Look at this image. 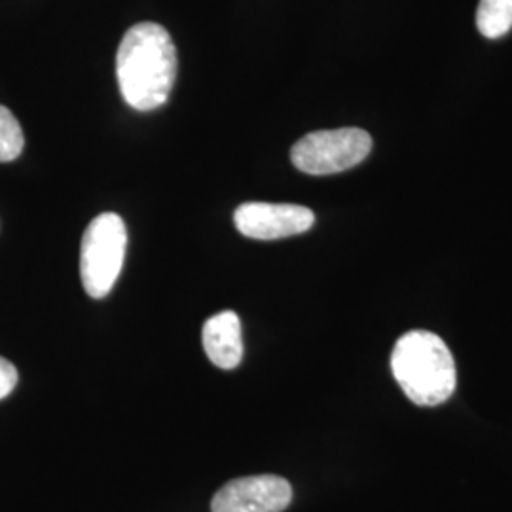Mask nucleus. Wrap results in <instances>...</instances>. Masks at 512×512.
<instances>
[{"mask_svg": "<svg viewBox=\"0 0 512 512\" xmlns=\"http://www.w3.org/2000/svg\"><path fill=\"white\" fill-rule=\"evenodd\" d=\"M370 150L372 137L365 129H325L302 137L291 150V160L302 173L334 175L361 164Z\"/></svg>", "mask_w": 512, "mask_h": 512, "instance_id": "4", "label": "nucleus"}, {"mask_svg": "<svg viewBox=\"0 0 512 512\" xmlns=\"http://www.w3.org/2000/svg\"><path fill=\"white\" fill-rule=\"evenodd\" d=\"M18 370L10 361L0 357V401L6 399L18 385Z\"/></svg>", "mask_w": 512, "mask_h": 512, "instance_id": "10", "label": "nucleus"}, {"mask_svg": "<svg viewBox=\"0 0 512 512\" xmlns=\"http://www.w3.org/2000/svg\"><path fill=\"white\" fill-rule=\"evenodd\" d=\"M293 499L291 484L277 475L243 476L222 486L213 512H283Z\"/></svg>", "mask_w": 512, "mask_h": 512, "instance_id": "6", "label": "nucleus"}, {"mask_svg": "<svg viewBox=\"0 0 512 512\" xmlns=\"http://www.w3.org/2000/svg\"><path fill=\"white\" fill-rule=\"evenodd\" d=\"M203 348L211 363L232 370L243 359L241 321L234 311H222L209 317L203 325Z\"/></svg>", "mask_w": 512, "mask_h": 512, "instance_id": "7", "label": "nucleus"}, {"mask_svg": "<svg viewBox=\"0 0 512 512\" xmlns=\"http://www.w3.org/2000/svg\"><path fill=\"white\" fill-rule=\"evenodd\" d=\"M25 147L23 129L12 110L0 105V164L14 162Z\"/></svg>", "mask_w": 512, "mask_h": 512, "instance_id": "9", "label": "nucleus"}, {"mask_svg": "<svg viewBox=\"0 0 512 512\" xmlns=\"http://www.w3.org/2000/svg\"><path fill=\"white\" fill-rule=\"evenodd\" d=\"M476 27L482 37H505L512 29V0H480Z\"/></svg>", "mask_w": 512, "mask_h": 512, "instance_id": "8", "label": "nucleus"}, {"mask_svg": "<svg viewBox=\"0 0 512 512\" xmlns=\"http://www.w3.org/2000/svg\"><path fill=\"white\" fill-rule=\"evenodd\" d=\"M128 249V230L116 213H103L90 222L80 249V275L84 291L105 298L122 272Z\"/></svg>", "mask_w": 512, "mask_h": 512, "instance_id": "3", "label": "nucleus"}, {"mask_svg": "<svg viewBox=\"0 0 512 512\" xmlns=\"http://www.w3.org/2000/svg\"><path fill=\"white\" fill-rule=\"evenodd\" d=\"M391 370L404 395L418 406L446 403L458 384L452 351L427 330H412L397 340Z\"/></svg>", "mask_w": 512, "mask_h": 512, "instance_id": "2", "label": "nucleus"}, {"mask_svg": "<svg viewBox=\"0 0 512 512\" xmlns=\"http://www.w3.org/2000/svg\"><path fill=\"white\" fill-rule=\"evenodd\" d=\"M234 222L245 238L272 241L308 232L315 215L308 207L294 203L249 202L239 205Z\"/></svg>", "mask_w": 512, "mask_h": 512, "instance_id": "5", "label": "nucleus"}, {"mask_svg": "<svg viewBox=\"0 0 512 512\" xmlns=\"http://www.w3.org/2000/svg\"><path fill=\"white\" fill-rule=\"evenodd\" d=\"M122 97L135 110L165 105L177 80V48L158 23H137L122 38L116 55Z\"/></svg>", "mask_w": 512, "mask_h": 512, "instance_id": "1", "label": "nucleus"}]
</instances>
